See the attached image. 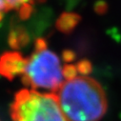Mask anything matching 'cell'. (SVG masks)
<instances>
[{"label": "cell", "instance_id": "6da1fadb", "mask_svg": "<svg viewBox=\"0 0 121 121\" xmlns=\"http://www.w3.org/2000/svg\"><path fill=\"white\" fill-rule=\"evenodd\" d=\"M54 95L68 121H100L107 112L104 89L88 75L67 77Z\"/></svg>", "mask_w": 121, "mask_h": 121}, {"label": "cell", "instance_id": "7a4b0ae2", "mask_svg": "<svg viewBox=\"0 0 121 121\" xmlns=\"http://www.w3.org/2000/svg\"><path fill=\"white\" fill-rule=\"evenodd\" d=\"M21 74L32 90L54 94L67 78V67L45 41L38 40L34 52L24 60Z\"/></svg>", "mask_w": 121, "mask_h": 121}, {"label": "cell", "instance_id": "3957f363", "mask_svg": "<svg viewBox=\"0 0 121 121\" xmlns=\"http://www.w3.org/2000/svg\"><path fill=\"white\" fill-rule=\"evenodd\" d=\"M13 121H68L54 94L24 89L11 107Z\"/></svg>", "mask_w": 121, "mask_h": 121}, {"label": "cell", "instance_id": "277c9868", "mask_svg": "<svg viewBox=\"0 0 121 121\" xmlns=\"http://www.w3.org/2000/svg\"><path fill=\"white\" fill-rule=\"evenodd\" d=\"M24 60L25 59L15 52L5 54L0 60V73L5 76L21 74Z\"/></svg>", "mask_w": 121, "mask_h": 121}, {"label": "cell", "instance_id": "5b68a950", "mask_svg": "<svg viewBox=\"0 0 121 121\" xmlns=\"http://www.w3.org/2000/svg\"><path fill=\"white\" fill-rule=\"evenodd\" d=\"M7 11H16L22 17H27L31 13L36 0H3Z\"/></svg>", "mask_w": 121, "mask_h": 121}, {"label": "cell", "instance_id": "8992f818", "mask_svg": "<svg viewBox=\"0 0 121 121\" xmlns=\"http://www.w3.org/2000/svg\"><path fill=\"white\" fill-rule=\"evenodd\" d=\"M4 12H7L5 4H4V1H3V0H0V21H1V19L3 17Z\"/></svg>", "mask_w": 121, "mask_h": 121}]
</instances>
